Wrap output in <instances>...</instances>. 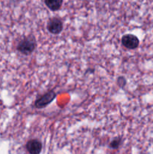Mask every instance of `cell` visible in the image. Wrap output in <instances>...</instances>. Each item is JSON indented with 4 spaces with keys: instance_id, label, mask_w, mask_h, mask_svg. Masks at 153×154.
I'll use <instances>...</instances> for the list:
<instances>
[{
    "instance_id": "6da1fadb",
    "label": "cell",
    "mask_w": 153,
    "mask_h": 154,
    "mask_svg": "<svg viewBox=\"0 0 153 154\" xmlns=\"http://www.w3.org/2000/svg\"><path fill=\"white\" fill-rule=\"evenodd\" d=\"M36 48L35 38L32 35H28L24 38L17 45L18 51L24 55H28L34 51Z\"/></svg>"
},
{
    "instance_id": "7a4b0ae2",
    "label": "cell",
    "mask_w": 153,
    "mask_h": 154,
    "mask_svg": "<svg viewBox=\"0 0 153 154\" xmlns=\"http://www.w3.org/2000/svg\"><path fill=\"white\" fill-rule=\"evenodd\" d=\"M56 95L53 91H50L48 93H45L44 95L39 98L38 100H36L34 103V106L37 108H43L46 107V105H49L51 102H52L56 98Z\"/></svg>"
},
{
    "instance_id": "3957f363",
    "label": "cell",
    "mask_w": 153,
    "mask_h": 154,
    "mask_svg": "<svg viewBox=\"0 0 153 154\" xmlns=\"http://www.w3.org/2000/svg\"><path fill=\"white\" fill-rule=\"evenodd\" d=\"M122 43L128 49H136L139 46V39L134 35L128 34L122 38Z\"/></svg>"
},
{
    "instance_id": "277c9868",
    "label": "cell",
    "mask_w": 153,
    "mask_h": 154,
    "mask_svg": "<svg viewBox=\"0 0 153 154\" xmlns=\"http://www.w3.org/2000/svg\"><path fill=\"white\" fill-rule=\"evenodd\" d=\"M47 29L52 34H59L63 29V23L58 18L54 17L49 20L47 23Z\"/></svg>"
},
{
    "instance_id": "5b68a950",
    "label": "cell",
    "mask_w": 153,
    "mask_h": 154,
    "mask_svg": "<svg viewBox=\"0 0 153 154\" xmlns=\"http://www.w3.org/2000/svg\"><path fill=\"white\" fill-rule=\"evenodd\" d=\"M26 150L30 154H40L42 150V144L37 139H32L26 144Z\"/></svg>"
},
{
    "instance_id": "8992f818",
    "label": "cell",
    "mask_w": 153,
    "mask_h": 154,
    "mask_svg": "<svg viewBox=\"0 0 153 154\" xmlns=\"http://www.w3.org/2000/svg\"><path fill=\"white\" fill-rule=\"evenodd\" d=\"M46 7L52 11H56L61 8L63 0H44Z\"/></svg>"
},
{
    "instance_id": "52a82bcc",
    "label": "cell",
    "mask_w": 153,
    "mask_h": 154,
    "mask_svg": "<svg viewBox=\"0 0 153 154\" xmlns=\"http://www.w3.org/2000/svg\"><path fill=\"white\" fill-rule=\"evenodd\" d=\"M120 144H121V139H120L119 138H117L111 141L110 144V147L111 148L115 149L117 148V147L120 145Z\"/></svg>"
}]
</instances>
